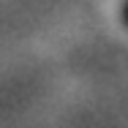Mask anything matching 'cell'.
I'll return each mask as SVG.
<instances>
[{"mask_svg":"<svg viewBox=\"0 0 128 128\" xmlns=\"http://www.w3.org/2000/svg\"><path fill=\"white\" fill-rule=\"evenodd\" d=\"M120 22L126 25V30H128V0H123L120 3Z\"/></svg>","mask_w":128,"mask_h":128,"instance_id":"1","label":"cell"}]
</instances>
